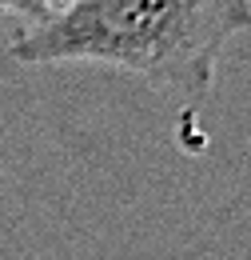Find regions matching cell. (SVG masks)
<instances>
[{
	"mask_svg": "<svg viewBox=\"0 0 251 260\" xmlns=\"http://www.w3.org/2000/svg\"><path fill=\"white\" fill-rule=\"evenodd\" d=\"M251 28V0H68L8 40L16 64H96L140 76L159 96L203 104L231 36Z\"/></svg>",
	"mask_w": 251,
	"mask_h": 260,
	"instance_id": "cell-1",
	"label": "cell"
},
{
	"mask_svg": "<svg viewBox=\"0 0 251 260\" xmlns=\"http://www.w3.org/2000/svg\"><path fill=\"white\" fill-rule=\"evenodd\" d=\"M64 4L68 0H0V12H16L28 24H36V20H48L52 12H60Z\"/></svg>",
	"mask_w": 251,
	"mask_h": 260,
	"instance_id": "cell-2",
	"label": "cell"
}]
</instances>
